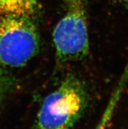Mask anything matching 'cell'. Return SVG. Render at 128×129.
Segmentation results:
<instances>
[{
  "label": "cell",
  "mask_w": 128,
  "mask_h": 129,
  "mask_svg": "<svg viewBox=\"0 0 128 129\" xmlns=\"http://www.w3.org/2000/svg\"><path fill=\"white\" fill-rule=\"evenodd\" d=\"M86 88L74 76L67 77L44 99L35 129H71L87 106Z\"/></svg>",
  "instance_id": "6da1fadb"
},
{
  "label": "cell",
  "mask_w": 128,
  "mask_h": 129,
  "mask_svg": "<svg viewBox=\"0 0 128 129\" xmlns=\"http://www.w3.org/2000/svg\"><path fill=\"white\" fill-rule=\"evenodd\" d=\"M40 35L33 17L0 16V64L5 67H22L37 54Z\"/></svg>",
  "instance_id": "7a4b0ae2"
},
{
  "label": "cell",
  "mask_w": 128,
  "mask_h": 129,
  "mask_svg": "<svg viewBox=\"0 0 128 129\" xmlns=\"http://www.w3.org/2000/svg\"><path fill=\"white\" fill-rule=\"evenodd\" d=\"M57 58L60 62L78 60L89 51L86 9H65L53 31Z\"/></svg>",
  "instance_id": "3957f363"
},
{
  "label": "cell",
  "mask_w": 128,
  "mask_h": 129,
  "mask_svg": "<svg viewBox=\"0 0 128 129\" xmlns=\"http://www.w3.org/2000/svg\"><path fill=\"white\" fill-rule=\"evenodd\" d=\"M39 8V0H0L1 15H22L34 17Z\"/></svg>",
  "instance_id": "277c9868"
},
{
  "label": "cell",
  "mask_w": 128,
  "mask_h": 129,
  "mask_svg": "<svg viewBox=\"0 0 128 129\" xmlns=\"http://www.w3.org/2000/svg\"><path fill=\"white\" fill-rule=\"evenodd\" d=\"M118 100V92L114 95L111 100L107 105L105 110L104 111L102 117L99 120V123L94 129H110L111 128V123L113 116L114 110L116 106V103Z\"/></svg>",
  "instance_id": "5b68a950"
},
{
  "label": "cell",
  "mask_w": 128,
  "mask_h": 129,
  "mask_svg": "<svg viewBox=\"0 0 128 129\" xmlns=\"http://www.w3.org/2000/svg\"><path fill=\"white\" fill-rule=\"evenodd\" d=\"M9 79L5 72L0 70V100L6 90H7L9 84Z\"/></svg>",
  "instance_id": "8992f818"
},
{
  "label": "cell",
  "mask_w": 128,
  "mask_h": 129,
  "mask_svg": "<svg viewBox=\"0 0 128 129\" xmlns=\"http://www.w3.org/2000/svg\"><path fill=\"white\" fill-rule=\"evenodd\" d=\"M65 9L85 8L84 0H64Z\"/></svg>",
  "instance_id": "52a82bcc"
},
{
  "label": "cell",
  "mask_w": 128,
  "mask_h": 129,
  "mask_svg": "<svg viewBox=\"0 0 128 129\" xmlns=\"http://www.w3.org/2000/svg\"><path fill=\"white\" fill-rule=\"evenodd\" d=\"M119 3L124 4V5H128V0H116Z\"/></svg>",
  "instance_id": "ba28073f"
}]
</instances>
